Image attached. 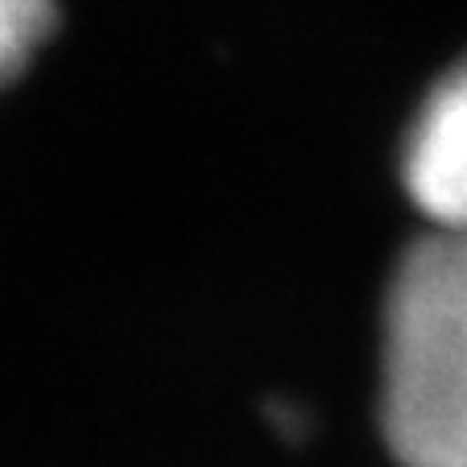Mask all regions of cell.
<instances>
[{
	"label": "cell",
	"mask_w": 467,
	"mask_h": 467,
	"mask_svg": "<svg viewBox=\"0 0 467 467\" xmlns=\"http://www.w3.org/2000/svg\"><path fill=\"white\" fill-rule=\"evenodd\" d=\"M54 26L50 0H0V88L26 71V62Z\"/></svg>",
	"instance_id": "obj_3"
},
{
	"label": "cell",
	"mask_w": 467,
	"mask_h": 467,
	"mask_svg": "<svg viewBox=\"0 0 467 467\" xmlns=\"http://www.w3.org/2000/svg\"><path fill=\"white\" fill-rule=\"evenodd\" d=\"M380 426L401 467H467V232H434L397 269Z\"/></svg>",
	"instance_id": "obj_1"
},
{
	"label": "cell",
	"mask_w": 467,
	"mask_h": 467,
	"mask_svg": "<svg viewBox=\"0 0 467 467\" xmlns=\"http://www.w3.org/2000/svg\"><path fill=\"white\" fill-rule=\"evenodd\" d=\"M406 186L434 232H467V58L434 83L410 129Z\"/></svg>",
	"instance_id": "obj_2"
}]
</instances>
